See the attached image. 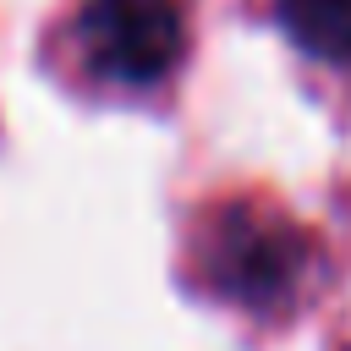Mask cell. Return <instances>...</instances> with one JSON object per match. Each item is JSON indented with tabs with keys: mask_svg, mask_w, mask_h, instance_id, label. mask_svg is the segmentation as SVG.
<instances>
[{
	"mask_svg": "<svg viewBox=\"0 0 351 351\" xmlns=\"http://www.w3.org/2000/svg\"><path fill=\"white\" fill-rule=\"evenodd\" d=\"M274 16L313 60L351 66V0H274Z\"/></svg>",
	"mask_w": 351,
	"mask_h": 351,
	"instance_id": "3",
	"label": "cell"
},
{
	"mask_svg": "<svg viewBox=\"0 0 351 351\" xmlns=\"http://www.w3.org/2000/svg\"><path fill=\"white\" fill-rule=\"evenodd\" d=\"M192 252H197L203 285L225 302H241V307H269V302L291 296L302 280V263H307L302 230L258 203L214 208L203 219Z\"/></svg>",
	"mask_w": 351,
	"mask_h": 351,
	"instance_id": "1",
	"label": "cell"
},
{
	"mask_svg": "<svg viewBox=\"0 0 351 351\" xmlns=\"http://www.w3.org/2000/svg\"><path fill=\"white\" fill-rule=\"evenodd\" d=\"M77 44L104 82L154 88L186 55V5L181 0H82Z\"/></svg>",
	"mask_w": 351,
	"mask_h": 351,
	"instance_id": "2",
	"label": "cell"
}]
</instances>
